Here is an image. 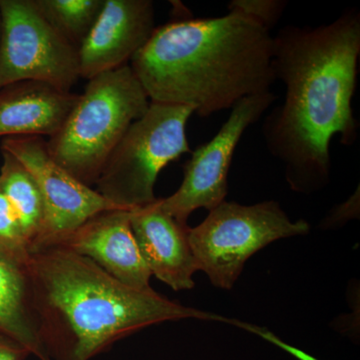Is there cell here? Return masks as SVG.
I'll list each match as a JSON object with an SVG mask.
<instances>
[{
  "instance_id": "cell-19",
  "label": "cell",
  "mask_w": 360,
  "mask_h": 360,
  "mask_svg": "<svg viewBox=\"0 0 360 360\" xmlns=\"http://www.w3.org/2000/svg\"><path fill=\"white\" fill-rule=\"evenodd\" d=\"M359 189L355 191L354 195L342 205L336 206L326 219L322 221L323 229L340 227L348 220L359 219Z\"/></svg>"
},
{
  "instance_id": "cell-18",
  "label": "cell",
  "mask_w": 360,
  "mask_h": 360,
  "mask_svg": "<svg viewBox=\"0 0 360 360\" xmlns=\"http://www.w3.org/2000/svg\"><path fill=\"white\" fill-rule=\"evenodd\" d=\"M0 243L20 255L30 253V243L23 234L18 214L13 206L1 191H0Z\"/></svg>"
},
{
  "instance_id": "cell-20",
  "label": "cell",
  "mask_w": 360,
  "mask_h": 360,
  "mask_svg": "<svg viewBox=\"0 0 360 360\" xmlns=\"http://www.w3.org/2000/svg\"><path fill=\"white\" fill-rule=\"evenodd\" d=\"M30 352L20 345L0 335V360H25Z\"/></svg>"
},
{
  "instance_id": "cell-3",
  "label": "cell",
  "mask_w": 360,
  "mask_h": 360,
  "mask_svg": "<svg viewBox=\"0 0 360 360\" xmlns=\"http://www.w3.org/2000/svg\"><path fill=\"white\" fill-rule=\"evenodd\" d=\"M32 307L51 360H90L116 341L165 321L227 319L184 307L153 288L116 281L89 258L63 248L30 251Z\"/></svg>"
},
{
  "instance_id": "cell-4",
  "label": "cell",
  "mask_w": 360,
  "mask_h": 360,
  "mask_svg": "<svg viewBox=\"0 0 360 360\" xmlns=\"http://www.w3.org/2000/svg\"><path fill=\"white\" fill-rule=\"evenodd\" d=\"M149 104L129 65L96 75L46 141L49 155L82 184H96L123 135Z\"/></svg>"
},
{
  "instance_id": "cell-6",
  "label": "cell",
  "mask_w": 360,
  "mask_h": 360,
  "mask_svg": "<svg viewBox=\"0 0 360 360\" xmlns=\"http://www.w3.org/2000/svg\"><path fill=\"white\" fill-rule=\"evenodd\" d=\"M309 231V224L292 221L276 201L243 205L224 200L189 229V243L198 271L205 274L215 288L229 290L257 251Z\"/></svg>"
},
{
  "instance_id": "cell-17",
  "label": "cell",
  "mask_w": 360,
  "mask_h": 360,
  "mask_svg": "<svg viewBox=\"0 0 360 360\" xmlns=\"http://www.w3.org/2000/svg\"><path fill=\"white\" fill-rule=\"evenodd\" d=\"M286 4L283 0H233L227 8L229 13L248 16L269 30L283 15Z\"/></svg>"
},
{
  "instance_id": "cell-14",
  "label": "cell",
  "mask_w": 360,
  "mask_h": 360,
  "mask_svg": "<svg viewBox=\"0 0 360 360\" xmlns=\"http://www.w3.org/2000/svg\"><path fill=\"white\" fill-rule=\"evenodd\" d=\"M28 255H20L0 243V335L35 355L51 360L40 340L32 307Z\"/></svg>"
},
{
  "instance_id": "cell-15",
  "label": "cell",
  "mask_w": 360,
  "mask_h": 360,
  "mask_svg": "<svg viewBox=\"0 0 360 360\" xmlns=\"http://www.w3.org/2000/svg\"><path fill=\"white\" fill-rule=\"evenodd\" d=\"M1 151L0 191L13 206L30 250L44 225V200L37 181L25 165L8 151Z\"/></svg>"
},
{
  "instance_id": "cell-8",
  "label": "cell",
  "mask_w": 360,
  "mask_h": 360,
  "mask_svg": "<svg viewBox=\"0 0 360 360\" xmlns=\"http://www.w3.org/2000/svg\"><path fill=\"white\" fill-rule=\"evenodd\" d=\"M276 101L271 92L240 99L232 108L229 120L217 135L195 149L184 165L181 186L172 195L158 198L163 212L180 224H187L189 215L205 208L217 207L227 195V177L232 158L241 136Z\"/></svg>"
},
{
  "instance_id": "cell-9",
  "label": "cell",
  "mask_w": 360,
  "mask_h": 360,
  "mask_svg": "<svg viewBox=\"0 0 360 360\" xmlns=\"http://www.w3.org/2000/svg\"><path fill=\"white\" fill-rule=\"evenodd\" d=\"M1 149L25 165L37 181L44 200V225L30 252L51 245L99 213L124 210L59 165L40 136L6 137Z\"/></svg>"
},
{
  "instance_id": "cell-2",
  "label": "cell",
  "mask_w": 360,
  "mask_h": 360,
  "mask_svg": "<svg viewBox=\"0 0 360 360\" xmlns=\"http://www.w3.org/2000/svg\"><path fill=\"white\" fill-rule=\"evenodd\" d=\"M272 51L269 30L229 13L155 28L130 68L151 103L189 106L206 117L269 91L276 80Z\"/></svg>"
},
{
  "instance_id": "cell-12",
  "label": "cell",
  "mask_w": 360,
  "mask_h": 360,
  "mask_svg": "<svg viewBox=\"0 0 360 360\" xmlns=\"http://www.w3.org/2000/svg\"><path fill=\"white\" fill-rule=\"evenodd\" d=\"M130 224L151 276L174 290L193 288V277L198 267L189 243L191 227L163 212L158 200L132 210Z\"/></svg>"
},
{
  "instance_id": "cell-16",
  "label": "cell",
  "mask_w": 360,
  "mask_h": 360,
  "mask_svg": "<svg viewBox=\"0 0 360 360\" xmlns=\"http://www.w3.org/2000/svg\"><path fill=\"white\" fill-rule=\"evenodd\" d=\"M34 4L59 33L79 47L98 18L104 0H34Z\"/></svg>"
},
{
  "instance_id": "cell-7",
  "label": "cell",
  "mask_w": 360,
  "mask_h": 360,
  "mask_svg": "<svg viewBox=\"0 0 360 360\" xmlns=\"http://www.w3.org/2000/svg\"><path fill=\"white\" fill-rule=\"evenodd\" d=\"M0 89L39 82L70 91L79 78L78 47L49 23L34 0H0Z\"/></svg>"
},
{
  "instance_id": "cell-10",
  "label": "cell",
  "mask_w": 360,
  "mask_h": 360,
  "mask_svg": "<svg viewBox=\"0 0 360 360\" xmlns=\"http://www.w3.org/2000/svg\"><path fill=\"white\" fill-rule=\"evenodd\" d=\"M155 30L150 0H104L98 18L78 47L79 77L96 75L127 65Z\"/></svg>"
},
{
  "instance_id": "cell-21",
  "label": "cell",
  "mask_w": 360,
  "mask_h": 360,
  "mask_svg": "<svg viewBox=\"0 0 360 360\" xmlns=\"http://www.w3.org/2000/svg\"><path fill=\"white\" fill-rule=\"evenodd\" d=\"M0 35H1V16H0Z\"/></svg>"
},
{
  "instance_id": "cell-11",
  "label": "cell",
  "mask_w": 360,
  "mask_h": 360,
  "mask_svg": "<svg viewBox=\"0 0 360 360\" xmlns=\"http://www.w3.org/2000/svg\"><path fill=\"white\" fill-rule=\"evenodd\" d=\"M130 212L116 210L99 213L45 248L72 251L89 258L129 288L150 290L149 281L153 276L135 241Z\"/></svg>"
},
{
  "instance_id": "cell-13",
  "label": "cell",
  "mask_w": 360,
  "mask_h": 360,
  "mask_svg": "<svg viewBox=\"0 0 360 360\" xmlns=\"http://www.w3.org/2000/svg\"><path fill=\"white\" fill-rule=\"evenodd\" d=\"M78 94L39 82L0 89V137H51L60 129Z\"/></svg>"
},
{
  "instance_id": "cell-1",
  "label": "cell",
  "mask_w": 360,
  "mask_h": 360,
  "mask_svg": "<svg viewBox=\"0 0 360 360\" xmlns=\"http://www.w3.org/2000/svg\"><path fill=\"white\" fill-rule=\"evenodd\" d=\"M359 54L356 8L329 25L286 26L274 37L272 68L285 85V99L265 120L264 131L292 191L311 193L326 186L335 135L347 146L356 141L352 101Z\"/></svg>"
},
{
  "instance_id": "cell-5",
  "label": "cell",
  "mask_w": 360,
  "mask_h": 360,
  "mask_svg": "<svg viewBox=\"0 0 360 360\" xmlns=\"http://www.w3.org/2000/svg\"><path fill=\"white\" fill-rule=\"evenodd\" d=\"M193 113L189 106L150 101L111 153L97 179L96 191L124 210L155 202L161 170L191 153L186 129Z\"/></svg>"
}]
</instances>
